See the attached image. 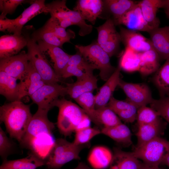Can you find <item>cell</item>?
Instances as JSON below:
<instances>
[{"mask_svg":"<svg viewBox=\"0 0 169 169\" xmlns=\"http://www.w3.org/2000/svg\"><path fill=\"white\" fill-rule=\"evenodd\" d=\"M30 106L21 100L5 104L0 107V120L10 137L20 143L32 117Z\"/></svg>","mask_w":169,"mask_h":169,"instance_id":"obj_1","label":"cell"},{"mask_svg":"<svg viewBox=\"0 0 169 169\" xmlns=\"http://www.w3.org/2000/svg\"><path fill=\"white\" fill-rule=\"evenodd\" d=\"M55 106L59 108L57 126L64 136H69L78 130L90 126V119L75 104L63 97L57 100Z\"/></svg>","mask_w":169,"mask_h":169,"instance_id":"obj_2","label":"cell"},{"mask_svg":"<svg viewBox=\"0 0 169 169\" xmlns=\"http://www.w3.org/2000/svg\"><path fill=\"white\" fill-rule=\"evenodd\" d=\"M87 145H78L64 138H58L45 160V165L49 169H59L73 160H79L80 152Z\"/></svg>","mask_w":169,"mask_h":169,"instance_id":"obj_3","label":"cell"},{"mask_svg":"<svg viewBox=\"0 0 169 169\" xmlns=\"http://www.w3.org/2000/svg\"><path fill=\"white\" fill-rule=\"evenodd\" d=\"M75 48L87 62L100 70L102 80L106 81L115 71L116 68L111 65L110 57L97 42L87 46L76 45Z\"/></svg>","mask_w":169,"mask_h":169,"instance_id":"obj_4","label":"cell"},{"mask_svg":"<svg viewBox=\"0 0 169 169\" xmlns=\"http://www.w3.org/2000/svg\"><path fill=\"white\" fill-rule=\"evenodd\" d=\"M169 151V141L159 137L136 146L132 152L144 164L151 166L159 167Z\"/></svg>","mask_w":169,"mask_h":169,"instance_id":"obj_5","label":"cell"},{"mask_svg":"<svg viewBox=\"0 0 169 169\" xmlns=\"http://www.w3.org/2000/svg\"><path fill=\"white\" fill-rule=\"evenodd\" d=\"M28 43L27 54L29 60L46 84L57 83L61 78L56 74L36 41L26 36Z\"/></svg>","mask_w":169,"mask_h":169,"instance_id":"obj_6","label":"cell"},{"mask_svg":"<svg viewBox=\"0 0 169 169\" xmlns=\"http://www.w3.org/2000/svg\"><path fill=\"white\" fill-rule=\"evenodd\" d=\"M66 0H57L46 4V13L58 19L67 20L79 28V34L82 36L89 34L92 31V26L87 24L80 13L71 10L66 5Z\"/></svg>","mask_w":169,"mask_h":169,"instance_id":"obj_7","label":"cell"},{"mask_svg":"<svg viewBox=\"0 0 169 169\" xmlns=\"http://www.w3.org/2000/svg\"><path fill=\"white\" fill-rule=\"evenodd\" d=\"M67 95L66 87L57 83L45 84L30 97L38 106V110L48 113L54 106L59 97Z\"/></svg>","mask_w":169,"mask_h":169,"instance_id":"obj_8","label":"cell"},{"mask_svg":"<svg viewBox=\"0 0 169 169\" xmlns=\"http://www.w3.org/2000/svg\"><path fill=\"white\" fill-rule=\"evenodd\" d=\"M118 86L125 93L126 100L138 109L150 104L153 100L149 87L145 84L128 83L120 79Z\"/></svg>","mask_w":169,"mask_h":169,"instance_id":"obj_9","label":"cell"},{"mask_svg":"<svg viewBox=\"0 0 169 169\" xmlns=\"http://www.w3.org/2000/svg\"><path fill=\"white\" fill-rule=\"evenodd\" d=\"M29 63L27 53L23 51L19 54L0 59V71L20 81L27 75Z\"/></svg>","mask_w":169,"mask_h":169,"instance_id":"obj_10","label":"cell"},{"mask_svg":"<svg viewBox=\"0 0 169 169\" xmlns=\"http://www.w3.org/2000/svg\"><path fill=\"white\" fill-rule=\"evenodd\" d=\"M48 113L37 110L33 115L19 144L23 147L37 134L42 132H53L54 124L48 119Z\"/></svg>","mask_w":169,"mask_h":169,"instance_id":"obj_11","label":"cell"},{"mask_svg":"<svg viewBox=\"0 0 169 169\" xmlns=\"http://www.w3.org/2000/svg\"><path fill=\"white\" fill-rule=\"evenodd\" d=\"M36 42L42 53L48 55L52 63V67L60 78L67 66L71 55L64 52L60 48L48 44L41 40Z\"/></svg>","mask_w":169,"mask_h":169,"instance_id":"obj_12","label":"cell"},{"mask_svg":"<svg viewBox=\"0 0 169 169\" xmlns=\"http://www.w3.org/2000/svg\"><path fill=\"white\" fill-rule=\"evenodd\" d=\"M45 2L44 0H35L18 17L15 19H11L7 31L13 34L21 35L22 28L28 22L39 14L46 13V7Z\"/></svg>","mask_w":169,"mask_h":169,"instance_id":"obj_13","label":"cell"},{"mask_svg":"<svg viewBox=\"0 0 169 169\" xmlns=\"http://www.w3.org/2000/svg\"><path fill=\"white\" fill-rule=\"evenodd\" d=\"M115 25H123L128 29L149 33L153 29L145 19L138 3L119 18L113 20Z\"/></svg>","mask_w":169,"mask_h":169,"instance_id":"obj_14","label":"cell"},{"mask_svg":"<svg viewBox=\"0 0 169 169\" xmlns=\"http://www.w3.org/2000/svg\"><path fill=\"white\" fill-rule=\"evenodd\" d=\"M120 30L119 34L121 40L125 48L130 49L138 53L153 49L150 40L137 31L122 27H120Z\"/></svg>","mask_w":169,"mask_h":169,"instance_id":"obj_15","label":"cell"},{"mask_svg":"<svg viewBox=\"0 0 169 169\" xmlns=\"http://www.w3.org/2000/svg\"><path fill=\"white\" fill-rule=\"evenodd\" d=\"M28 40L22 34L6 35L0 38V58H5L17 55L25 46Z\"/></svg>","mask_w":169,"mask_h":169,"instance_id":"obj_16","label":"cell"},{"mask_svg":"<svg viewBox=\"0 0 169 169\" xmlns=\"http://www.w3.org/2000/svg\"><path fill=\"white\" fill-rule=\"evenodd\" d=\"M120 68L118 67L105 83L100 89L99 92L95 95V109L106 106L120 79Z\"/></svg>","mask_w":169,"mask_h":169,"instance_id":"obj_17","label":"cell"},{"mask_svg":"<svg viewBox=\"0 0 169 169\" xmlns=\"http://www.w3.org/2000/svg\"><path fill=\"white\" fill-rule=\"evenodd\" d=\"M45 84H46L30 61L27 75L18 83L19 100H21L22 98L26 96L30 97Z\"/></svg>","mask_w":169,"mask_h":169,"instance_id":"obj_18","label":"cell"},{"mask_svg":"<svg viewBox=\"0 0 169 169\" xmlns=\"http://www.w3.org/2000/svg\"><path fill=\"white\" fill-rule=\"evenodd\" d=\"M73 10L78 12L82 18L94 24L104 10V3L101 0H78Z\"/></svg>","mask_w":169,"mask_h":169,"instance_id":"obj_19","label":"cell"},{"mask_svg":"<svg viewBox=\"0 0 169 169\" xmlns=\"http://www.w3.org/2000/svg\"><path fill=\"white\" fill-rule=\"evenodd\" d=\"M149 33L154 49L160 59L166 60L169 57V26L154 29Z\"/></svg>","mask_w":169,"mask_h":169,"instance_id":"obj_20","label":"cell"},{"mask_svg":"<svg viewBox=\"0 0 169 169\" xmlns=\"http://www.w3.org/2000/svg\"><path fill=\"white\" fill-rule=\"evenodd\" d=\"M142 163L132 152L115 148L109 169H140Z\"/></svg>","mask_w":169,"mask_h":169,"instance_id":"obj_21","label":"cell"},{"mask_svg":"<svg viewBox=\"0 0 169 169\" xmlns=\"http://www.w3.org/2000/svg\"><path fill=\"white\" fill-rule=\"evenodd\" d=\"M97 79L93 74L77 79L74 83H66L67 95L75 100L86 93L92 92L97 89Z\"/></svg>","mask_w":169,"mask_h":169,"instance_id":"obj_22","label":"cell"},{"mask_svg":"<svg viewBox=\"0 0 169 169\" xmlns=\"http://www.w3.org/2000/svg\"><path fill=\"white\" fill-rule=\"evenodd\" d=\"M164 127L161 119L152 123L139 125L136 134L137 139L136 146L160 137L163 133Z\"/></svg>","mask_w":169,"mask_h":169,"instance_id":"obj_23","label":"cell"},{"mask_svg":"<svg viewBox=\"0 0 169 169\" xmlns=\"http://www.w3.org/2000/svg\"><path fill=\"white\" fill-rule=\"evenodd\" d=\"M113 154L107 147L103 146L95 147L90 152L88 161L96 169H103L110 165Z\"/></svg>","mask_w":169,"mask_h":169,"instance_id":"obj_24","label":"cell"},{"mask_svg":"<svg viewBox=\"0 0 169 169\" xmlns=\"http://www.w3.org/2000/svg\"><path fill=\"white\" fill-rule=\"evenodd\" d=\"M45 164L44 161L31 152L25 158L3 161L0 169H36Z\"/></svg>","mask_w":169,"mask_h":169,"instance_id":"obj_25","label":"cell"},{"mask_svg":"<svg viewBox=\"0 0 169 169\" xmlns=\"http://www.w3.org/2000/svg\"><path fill=\"white\" fill-rule=\"evenodd\" d=\"M101 132L122 145L128 146L132 143L131 131L127 126L122 123L112 127H103Z\"/></svg>","mask_w":169,"mask_h":169,"instance_id":"obj_26","label":"cell"},{"mask_svg":"<svg viewBox=\"0 0 169 169\" xmlns=\"http://www.w3.org/2000/svg\"><path fill=\"white\" fill-rule=\"evenodd\" d=\"M17 80L5 72L0 71V94L10 102L20 100Z\"/></svg>","mask_w":169,"mask_h":169,"instance_id":"obj_27","label":"cell"},{"mask_svg":"<svg viewBox=\"0 0 169 169\" xmlns=\"http://www.w3.org/2000/svg\"><path fill=\"white\" fill-rule=\"evenodd\" d=\"M160 3L161 0H143L138 3L145 19L153 29L158 28L160 24L156 13Z\"/></svg>","mask_w":169,"mask_h":169,"instance_id":"obj_28","label":"cell"},{"mask_svg":"<svg viewBox=\"0 0 169 169\" xmlns=\"http://www.w3.org/2000/svg\"><path fill=\"white\" fill-rule=\"evenodd\" d=\"M140 63L138 71L143 75H147L158 69L160 58L153 49L140 53Z\"/></svg>","mask_w":169,"mask_h":169,"instance_id":"obj_29","label":"cell"},{"mask_svg":"<svg viewBox=\"0 0 169 169\" xmlns=\"http://www.w3.org/2000/svg\"><path fill=\"white\" fill-rule=\"evenodd\" d=\"M103 1L104 8L113 16V20L120 18L136 4L130 0H105Z\"/></svg>","mask_w":169,"mask_h":169,"instance_id":"obj_30","label":"cell"},{"mask_svg":"<svg viewBox=\"0 0 169 169\" xmlns=\"http://www.w3.org/2000/svg\"><path fill=\"white\" fill-rule=\"evenodd\" d=\"M140 53L125 48L118 65L121 69L129 72L138 71L140 63Z\"/></svg>","mask_w":169,"mask_h":169,"instance_id":"obj_31","label":"cell"},{"mask_svg":"<svg viewBox=\"0 0 169 169\" xmlns=\"http://www.w3.org/2000/svg\"><path fill=\"white\" fill-rule=\"evenodd\" d=\"M74 100L84 110L91 121L97 125L101 126L96 116L95 97L92 92L83 94Z\"/></svg>","mask_w":169,"mask_h":169,"instance_id":"obj_32","label":"cell"},{"mask_svg":"<svg viewBox=\"0 0 169 169\" xmlns=\"http://www.w3.org/2000/svg\"><path fill=\"white\" fill-rule=\"evenodd\" d=\"M153 80L162 95L169 94V57L156 71Z\"/></svg>","mask_w":169,"mask_h":169,"instance_id":"obj_33","label":"cell"},{"mask_svg":"<svg viewBox=\"0 0 169 169\" xmlns=\"http://www.w3.org/2000/svg\"><path fill=\"white\" fill-rule=\"evenodd\" d=\"M96 113L98 122L103 127H112L122 123L116 113L107 106L96 109Z\"/></svg>","mask_w":169,"mask_h":169,"instance_id":"obj_34","label":"cell"},{"mask_svg":"<svg viewBox=\"0 0 169 169\" xmlns=\"http://www.w3.org/2000/svg\"><path fill=\"white\" fill-rule=\"evenodd\" d=\"M32 38L36 41L41 40L48 44L62 48L65 42L57 36L51 31L44 26L33 32Z\"/></svg>","mask_w":169,"mask_h":169,"instance_id":"obj_35","label":"cell"},{"mask_svg":"<svg viewBox=\"0 0 169 169\" xmlns=\"http://www.w3.org/2000/svg\"><path fill=\"white\" fill-rule=\"evenodd\" d=\"M115 25L113 19L109 18L102 25L95 28L98 33L97 42L99 45L104 44L117 32Z\"/></svg>","mask_w":169,"mask_h":169,"instance_id":"obj_36","label":"cell"},{"mask_svg":"<svg viewBox=\"0 0 169 169\" xmlns=\"http://www.w3.org/2000/svg\"><path fill=\"white\" fill-rule=\"evenodd\" d=\"M44 26L65 43L70 42V39H74L75 37V33L73 31L70 29L66 31L65 29L59 25L54 17H51Z\"/></svg>","mask_w":169,"mask_h":169,"instance_id":"obj_37","label":"cell"},{"mask_svg":"<svg viewBox=\"0 0 169 169\" xmlns=\"http://www.w3.org/2000/svg\"><path fill=\"white\" fill-rule=\"evenodd\" d=\"M9 138L6 133L0 127V156L3 161L7 160L8 157L16 152L17 145Z\"/></svg>","mask_w":169,"mask_h":169,"instance_id":"obj_38","label":"cell"},{"mask_svg":"<svg viewBox=\"0 0 169 169\" xmlns=\"http://www.w3.org/2000/svg\"><path fill=\"white\" fill-rule=\"evenodd\" d=\"M160 119L157 112L151 107L145 106L138 109L136 120L138 125L152 123Z\"/></svg>","mask_w":169,"mask_h":169,"instance_id":"obj_39","label":"cell"},{"mask_svg":"<svg viewBox=\"0 0 169 169\" xmlns=\"http://www.w3.org/2000/svg\"><path fill=\"white\" fill-rule=\"evenodd\" d=\"M75 133L73 142L78 145L87 144L94 137L101 133L100 129L90 126L78 130Z\"/></svg>","mask_w":169,"mask_h":169,"instance_id":"obj_40","label":"cell"},{"mask_svg":"<svg viewBox=\"0 0 169 169\" xmlns=\"http://www.w3.org/2000/svg\"><path fill=\"white\" fill-rule=\"evenodd\" d=\"M151 107L156 110L160 117L169 123V97L159 99H153L150 104Z\"/></svg>","mask_w":169,"mask_h":169,"instance_id":"obj_41","label":"cell"},{"mask_svg":"<svg viewBox=\"0 0 169 169\" xmlns=\"http://www.w3.org/2000/svg\"><path fill=\"white\" fill-rule=\"evenodd\" d=\"M35 0H0V9L2 15L6 16L7 14H12L16 9L17 7L22 3H33Z\"/></svg>","mask_w":169,"mask_h":169,"instance_id":"obj_42","label":"cell"},{"mask_svg":"<svg viewBox=\"0 0 169 169\" xmlns=\"http://www.w3.org/2000/svg\"><path fill=\"white\" fill-rule=\"evenodd\" d=\"M67 65L76 66L89 73H93L94 70L96 69L93 66L87 62L78 51L76 54L71 55Z\"/></svg>","mask_w":169,"mask_h":169,"instance_id":"obj_43","label":"cell"},{"mask_svg":"<svg viewBox=\"0 0 169 169\" xmlns=\"http://www.w3.org/2000/svg\"><path fill=\"white\" fill-rule=\"evenodd\" d=\"M121 41L120 34L117 32L105 43L100 46L110 57L116 52Z\"/></svg>","mask_w":169,"mask_h":169,"instance_id":"obj_44","label":"cell"},{"mask_svg":"<svg viewBox=\"0 0 169 169\" xmlns=\"http://www.w3.org/2000/svg\"><path fill=\"white\" fill-rule=\"evenodd\" d=\"M92 74L93 73L86 72L76 66L67 65L62 74L61 78H67L74 76L77 79H79Z\"/></svg>","mask_w":169,"mask_h":169,"instance_id":"obj_45","label":"cell"},{"mask_svg":"<svg viewBox=\"0 0 169 169\" xmlns=\"http://www.w3.org/2000/svg\"><path fill=\"white\" fill-rule=\"evenodd\" d=\"M134 105L126 100H119L112 96L107 106L116 113L118 112L129 109Z\"/></svg>","mask_w":169,"mask_h":169,"instance_id":"obj_46","label":"cell"},{"mask_svg":"<svg viewBox=\"0 0 169 169\" xmlns=\"http://www.w3.org/2000/svg\"><path fill=\"white\" fill-rule=\"evenodd\" d=\"M138 109L135 105L129 109L117 112L116 114L120 120L126 123H133L136 120Z\"/></svg>","mask_w":169,"mask_h":169,"instance_id":"obj_47","label":"cell"},{"mask_svg":"<svg viewBox=\"0 0 169 169\" xmlns=\"http://www.w3.org/2000/svg\"><path fill=\"white\" fill-rule=\"evenodd\" d=\"M11 19L7 18L6 16L0 15V30L1 31L5 32L8 28L11 23Z\"/></svg>","mask_w":169,"mask_h":169,"instance_id":"obj_48","label":"cell"},{"mask_svg":"<svg viewBox=\"0 0 169 169\" xmlns=\"http://www.w3.org/2000/svg\"><path fill=\"white\" fill-rule=\"evenodd\" d=\"M160 8H163L165 10H169V0H161Z\"/></svg>","mask_w":169,"mask_h":169,"instance_id":"obj_49","label":"cell"},{"mask_svg":"<svg viewBox=\"0 0 169 169\" xmlns=\"http://www.w3.org/2000/svg\"><path fill=\"white\" fill-rule=\"evenodd\" d=\"M73 169H93L90 167L85 163L83 162L79 163L76 167Z\"/></svg>","mask_w":169,"mask_h":169,"instance_id":"obj_50","label":"cell"},{"mask_svg":"<svg viewBox=\"0 0 169 169\" xmlns=\"http://www.w3.org/2000/svg\"><path fill=\"white\" fill-rule=\"evenodd\" d=\"M140 169H161L159 167H153L147 166L142 163Z\"/></svg>","mask_w":169,"mask_h":169,"instance_id":"obj_51","label":"cell"},{"mask_svg":"<svg viewBox=\"0 0 169 169\" xmlns=\"http://www.w3.org/2000/svg\"><path fill=\"white\" fill-rule=\"evenodd\" d=\"M162 164L166 165L169 168V151L165 157Z\"/></svg>","mask_w":169,"mask_h":169,"instance_id":"obj_52","label":"cell"},{"mask_svg":"<svg viewBox=\"0 0 169 169\" xmlns=\"http://www.w3.org/2000/svg\"><path fill=\"white\" fill-rule=\"evenodd\" d=\"M165 13L167 17L169 19V10H165Z\"/></svg>","mask_w":169,"mask_h":169,"instance_id":"obj_53","label":"cell"}]
</instances>
